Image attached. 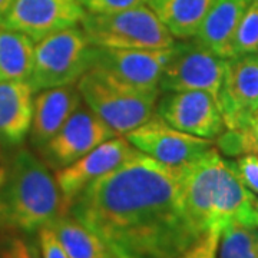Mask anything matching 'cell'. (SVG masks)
Masks as SVG:
<instances>
[{
  "label": "cell",
  "mask_w": 258,
  "mask_h": 258,
  "mask_svg": "<svg viewBox=\"0 0 258 258\" xmlns=\"http://www.w3.org/2000/svg\"><path fill=\"white\" fill-rule=\"evenodd\" d=\"M218 258H258L257 227L227 225L221 232Z\"/></svg>",
  "instance_id": "7402d4cb"
},
{
  "label": "cell",
  "mask_w": 258,
  "mask_h": 258,
  "mask_svg": "<svg viewBox=\"0 0 258 258\" xmlns=\"http://www.w3.org/2000/svg\"><path fill=\"white\" fill-rule=\"evenodd\" d=\"M215 0H148V8L178 40L192 39Z\"/></svg>",
  "instance_id": "d6986e66"
},
{
  "label": "cell",
  "mask_w": 258,
  "mask_h": 258,
  "mask_svg": "<svg viewBox=\"0 0 258 258\" xmlns=\"http://www.w3.org/2000/svg\"><path fill=\"white\" fill-rule=\"evenodd\" d=\"M137 151L125 137H115L98 145L74 164L55 171L56 184L62 194L66 211L88 185L111 172Z\"/></svg>",
  "instance_id": "5bb4252c"
},
{
  "label": "cell",
  "mask_w": 258,
  "mask_h": 258,
  "mask_svg": "<svg viewBox=\"0 0 258 258\" xmlns=\"http://www.w3.org/2000/svg\"><path fill=\"white\" fill-rule=\"evenodd\" d=\"M225 129H244L258 112V53L227 60L218 95Z\"/></svg>",
  "instance_id": "8fae6325"
},
{
  "label": "cell",
  "mask_w": 258,
  "mask_h": 258,
  "mask_svg": "<svg viewBox=\"0 0 258 258\" xmlns=\"http://www.w3.org/2000/svg\"><path fill=\"white\" fill-rule=\"evenodd\" d=\"M50 228L69 258H120L99 235L68 212L52 222Z\"/></svg>",
  "instance_id": "ffe728a7"
},
{
  "label": "cell",
  "mask_w": 258,
  "mask_h": 258,
  "mask_svg": "<svg viewBox=\"0 0 258 258\" xmlns=\"http://www.w3.org/2000/svg\"><path fill=\"white\" fill-rule=\"evenodd\" d=\"M81 28L93 46L99 47L161 50L176 40L145 5L108 15L86 13Z\"/></svg>",
  "instance_id": "277c9868"
},
{
  "label": "cell",
  "mask_w": 258,
  "mask_h": 258,
  "mask_svg": "<svg viewBox=\"0 0 258 258\" xmlns=\"http://www.w3.org/2000/svg\"><path fill=\"white\" fill-rule=\"evenodd\" d=\"M155 115L174 128L205 139L214 141L225 131L218 101L204 91L161 92Z\"/></svg>",
  "instance_id": "9c48e42d"
},
{
  "label": "cell",
  "mask_w": 258,
  "mask_h": 258,
  "mask_svg": "<svg viewBox=\"0 0 258 258\" xmlns=\"http://www.w3.org/2000/svg\"><path fill=\"white\" fill-rule=\"evenodd\" d=\"M82 103L76 85L39 91L33 103V120L29 134L30 145L36 151L45 147Z\"/></svg>",
  "instance_id": "2e32d148"
},
{
  "label": "cell",
  "mask_w": 258,
  "mask_h": 258,
  "mask_svg": "<svg viewBox=\"0 0 258 258\" xmlns=\"http://www.w3.org/2000/svg\"><path fill=\"white\" fill-rule=\"evenodd\" d=\"M240 132L244 155H258V112L252 116V119L249 120L245 128L240 129Z\"/></svg>",
  "instance_id": "f1b7e54d"
},
{
  "label": "cell",
  "mask_w": 258,
  "mask_h": 258,
  "mask_svg": "<svg viewBox=\"0 0 258 258\" xmlns=\"http://www.w3.org/2000/svg\"><path fill=\"white\" fill-rule=\"evenodd\" d=\"M227 60L194 39L175 40L159 81V91H204L218 101Z\"/></svg>",
  "instance_id": "8992f818"
},
{
  "label": "cell",
  "mask_w": 258,
  "mask_h": 258,
  "mask_svg": "<svg viewBox=\"0 0 258 258\" xmlns=\"http://www.w3.org/2000/svg\"><path fill=\"white\" fill-rule=\"evenodd\" d=\"M85 15L79 0H13L0 26L20 32L37 43L56 32L81 26Z\"/></svg>",
  "instance_id": "30bf717a"
},
{
  "label": "cell",
  "mask_w": 258,
  "mask_h": 258,
  "mask_svg": "<svg viewBox=\"0 0 258 258\" xmlns=\"http://www.w3.org/2000/svg\"><path fill=\"white\" fill-rule=\"evenodd\" d=\"M93 66V45L82 28L64 29L39 40L29 79L33 91L76 85Z\"/></svg>",
  "instance_id": "5b68a950"
},
{
  "label": "cell",
  "mask_w": 258,
  "mask_h": 258,
  "mask_svg": "<svg viewBox=\"0 0 258 258\" xmlns=\"http://www.w3.org/2000/svg\"><path fill=\"white\" fill-rule=\"evenodd\" d=\"M139 152L171 166H182L197 161L215 147L212 139L195 137L168 125L158 115L125 135Z\"/></svg>",
  "instance_id": "ba28073f"
},
{
  "label": "cell",
  "mask_w": 258,
  "mask_h": 258,
  "mask_svg": "<svg viewBox=\"0 0 258 258\" xmlns=\"http://www.w3.org/2000/svg\"><path fill=\"white\" fill-rule=\"evenodd\" d=\"M220 240H221V231H208L176 258H217Z\"/></svg>",
  "instance_id": "484cf974"
},
{
  "label": "cell",
  "mask_w": 258,
  "mask_h": 258,
  "mask_svg": "<svg viewBox=\"0 0 258 258\" xmlns=\"http://www.w3.org/2000/svg\"><path fill=\"white\" fill-rule=\"evenodd\" d=\"M63 214L62 194L42 158L20 147L0 159V235H35Z\"/></svg>",
  "instance_id": "7a4b0ae2"
},
{
  "label": "cell",
  "mask_w": 258,
  "mask_h": 258,
  "mask_svg": "<svg viewBox=\"0 0 258 258\" xmlns=\"http://www.w3.org/2000/svg\"><path fill=\"white\" fill-rule=\"evenodd\" d=\"M12 3H13V0H0V20L5 16V13L9 10Z\"/></svg>",
  "instance_id": "f546056e"
},
{
  "label": "cell",
  "mask_w": 258,
  "mask_h": 258,
  "mask_svg": "<svg viewBox=\"0 0 258 258\" xmlns=\"http://www.w3.org/2000/svg\"><path fill=\"white\" fill-rule=\"evenodd\" d=\"M115 137L119 135L82 103L55 137L37 152L50 169L57 171Z\"/></svg>",
  "instance_id": "52a82bcc"
},
{
  "label": "cell",
  "mask_w": 258,
  "mask_h": 258,
  "mask_svg": "<svg viewBox=\"0 0 258 258\" xmlns=\"http://www.w3.org/2000/svg\"><path fill=\"white\" fill-rule=\"evenodd\" d=\"M83 103L125 137L155 115L161 91H144L122 82L101 68L92 66L76 83Z\"/></svg>",
  "instance_id": "3957f363"
},
{
  "label": "cell",
  "mask_w": 258,
  "mask_h": 258,
  "mask_svg": "<svg viewBox=\"0 0 258 258\" xmlns=\"http://www.w3.org/2000/svg\"><path fill=\"white\" fill-rule=\"evenodd\" d=\"M254 201L255 195L241 182L231 166L230 159H225L214 198L212 230L222 232L230 224L258 228Z\"/></svg>",
  "instance_id": "e0dca14e"
},
{
  "label": "cell",
  "mask_w": 258,
  "mask_h": 258,
  "mask_svg": "<svg viewBox=\"0 0 258 258\" xmlns=\"http://www.w3.org/2000/svg\"><path fill=\"white\" fill-rule=\"evenodd\" d=\"M171 47L147 50L93 46V66L138 89L159 91V81L169 60Z\"/></svg>",
  "instance_id": "7c38bea8"
},
{
  "label": "cell",
  "mask_w": 258,
  "mask_h": 258,
  "mask_svg": "<svg viewBox=\"0 0 258 258\" xmlns=\"http://www.w3.org/2000/svg\"><path fill=\"white\" fill-rule=\"evenodd\" d=\"M36 235L42 258H69L50 225L42 228Z\"/></svg>",
  "instance_id": "83f0119b"
},
{
  "label": "cell",
  "mask_w": 258,
  "mask_h": 258,
  "mask_svg": "<svg viewBox=\"0 0 258 258\" xmlns=\"http://www.w3.org/2000/svg\"><path fill=\"white\" fill-rule=\"evenodd\" d=\"M35 47L33 39L0 26V82H29L35 64Z\"/></svg>",
  "instance_id": "44dd1931"
},
{
  "label": "cell",
  "mask_w": 258,
  "mask_h": 258,
  "mask_svg": "<svg viewBox=\"0 0 258 258\" xmlns=\"http://www.w3.org/2000/svg\"><path fill=\"white\" fill-rule=\"evenodd\" d=\"M0 258H42L37 235L36 234L0 235Z\"/></svg>",
  "instance_id": "cb8c5ba5"
},
{
  "label": "cell",
  "mask_w": 258,
  "mask_h": 258,
  "mask_svg": "<svg viewBox=\"0 0 258 258\" xmlns=\"http://www.w3.org/2000/svg\"><path fill=\"white\" fill-rule=\"evenodd\" d=\"M234 172L240 178V181L248 188L252 194L258 195V155L248 154L231 161Z\"/></svg>",
  "instance_id": "d4e9b609"
},
{
  "label": "cell",
  "mask_w": 258,
  "mask_h": 258,
  "mask_svg": "<svg viewBox=\"0 0 258 258\" xmlns=\"http://www.w3.org/2000/svg\"><path fill=\"white\" fill-rule=\"evenodd\" d=\"M148 0H79L86 13L108 15L145 5Z\"/></svg>",
  "instance_id": "4316f807"
},
{
  "label": "cell",
  "mask_w": 258,
  "mask_h": 258,
  "mask_svg": "<svg viewBox=\"0 0 258 258\" xmlns=\"http://www.w3.org/2000/svg\"><path fill=\"white\" fill-rule=\"evenodd\" d=\"M258 53V0H251L241 19L232 45V57Z\"/></svg>",
  "instance_id": "603a6c76"
},
{
  "label": "cell",
  "mask_w": 258,
  "mask_h": 258,
  "mask_svg": "<svg viewBox=\"0 0 258 258\" xmlns=\"http://www.w3.org/2000/svg\"><path fill=\"white\" fill-rule=\"evenodd\" d=\"M224 158L214 147L205 155L182 166L185 211L200 235L212 230V208Z\"/></svg>",
  "instance_id": "4fadbf2b"
},
{
  "label": "cell",
  "mask_w": 258,
  "mask_h": 258,
  "mask_svg": "<svg viewBox=\"0 0 258 258\" xmlns=\"http://www.w3.org/2000/svg\"><path fill=\"white\" fill-rule=\"evenodd\" d=\"M182 166L137 151L88 185L66 212L120 258L179 257L201 237L185 211Z\"/></svg>",
  "instance_id": "6da1fadb"
},
{
  "label": "cell",
  "mask_w": 258,
  "mask_h": 258,
  "mask_svg": "<svg viewBox=\"0 0 258 258\" xmlns=\"http://www.w3.org/2000/svg\"><path fill=\"white\" fill-rule=\"evenodd\" d=\"M251 0H215L197 35L200 45L224 59H232V45L237 29Z\"/></svg>",
  "instance_id": "ac0fdd59"
},
{
  "label": "cell",
  "mask_w": 258,
  "mask_h": 258,
  "mask_svg": "<svg viewBox=\"0 0 258 258\" xmlns=\"http://www.w3.org/2000/svg\"><path fill=\"white\" fill-rule=\"evenodd\" d=\"M35 91L28 81L0 82V149L25 145L32 128Z\"/></svg>",
  "instance_id": "9a60e30c"
},
{
  "label": "cell",
  "mask_w": 258,
  "mask_h": 258,
  "mask_svg": "<svg viewBox=\"0 0 258 258\" xmlns=\"http://www.w3.org/2000/svg\"><path fill=\"white\" fill-rule=\"evenodd\" d=\"M0 151H2V149H0ZM0 159H2V154H0Z\"/></svg>",
  "instance_id": "1f68e13d"
},
{
  "label": "cell",
  "mask_w": 258,
  "mask_h": 258,
  "mask_svg": "<svg viewBox=\"0 0 258 258\" xmlns=\"http://www.w3.org/2000/svg\"><path fill=\"white\" fill-rule=\"evenodd\" d=\"M254 210H255V215H257V225H258V198L254 201Z\"/></svg>",
  "instance_id": "4dcf8cb0"
}]
</instances>
